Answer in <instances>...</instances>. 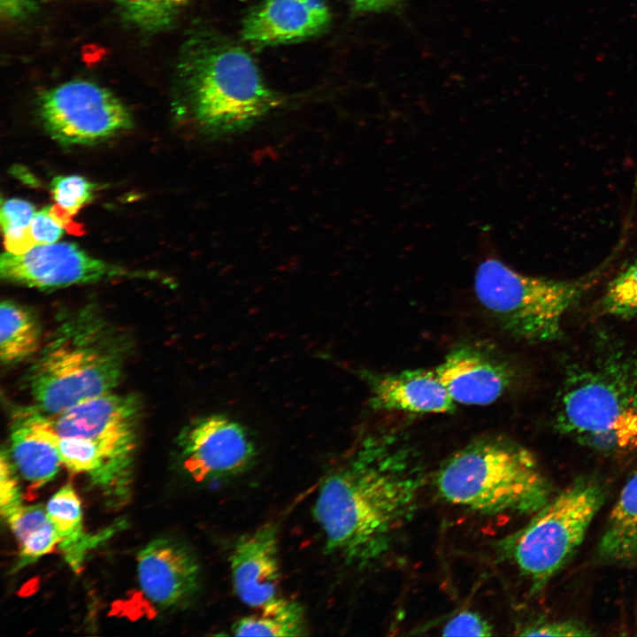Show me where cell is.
I'll return each mask as SVG.
<instances>
[{
	"label": "cell",
	"mask_w": 637,
	"mask_h": 637,
	"mask_svg": "<svg viewBox=\"0 0 637 637\" xmlns=\"http://www.w3.org/2000/svg\"><path fill=\"white\" fill-rule=\"evenodd\" d=\"M555 426L601 450L637 449V352L607 349L572 365L560 387Z\"/></svg>",
	"instance_id": "3"
},
{
	"label": "cell",
	"mask_w": 637,
	"mask_h": 637,
	"mask_svg": "<svg viewBox=\"0 0 637 637\" xmlns=\"http://www.w3.org/2000/svg\"><path fill=\"white\" fill-rule=\"evenodd\" d=\"M603 501L599 483L579 479L533 513L526 526L501 540L499 551L539 590L580 545Z\"/></svg>",
	"instance_id": "7"
},
{
	"label": "cell",
	"mask_w": 637,
	"mask_h": 637,
	"mask_svg": "<svg viewBox=\"0 0 637 637\" xmlns=\"http://www.w3.org/2000/svg\"><path fill=\"white\" fill-rule=\"evenodd\" d=\"M355 12H381L396 6L401 0H346Z\"/></svg>",
	"instance_id": "33"
},
{
	"label": "cell",
	"mask_w": 637,
	"mask_h": 637,
	"mask_svg": "<svg viewBox=\"0 0 637 637\" xmlns=\"http://www.w3.org/2000/svg\"><path fill=\"white\" fill-rule=\"evenodd\" d=\"M445 501L482 514H533L552 487L533 453L497 435L475 439L444 461L434 477Z\"/></svg>",
	"instance_id": "4"
},
{
	"label": "cell",
	"mask_w": 637,
	"mask_h": 637,
	"mask_svg": "<svg viewBox=\"0 0 637 637\" xmlns=\"http://www.w3.org/2000/svg\"><path fill=\"white\" fill-rule=\"evenodd\" d=\"M6 521L20 547L14 570L35 563L58 544L56 528L42 504L22 505Z\"/></svg>",
	"instance_id": "21"
},
{
	"label": "cell",
	"mask_w": 637,
	"mask_h": 637,
	"mask_svg": "<svg viewBox=\"0 0 637 637\" xmlns=\"http://www.w3.org/2000/svg\"><path fill=\"white\" fill-rule=\"evenodd\" d=\"M39 107L45 128L62 144H91L132 127L125 104L89 81L73 80L49 89Z\"/></svg>",
	"instance_id": "9"
},
{
	"label": "cell",
	"mask_w": 637,
	"mask_h": 637,
	"mask_svg": "<svg viewBox=\"0 0 637 637\" xmlns=\"http://www.w3.org/2000/svg\"><path fill=\"white\" fill-rule=\"evenodd\" d=\"M94 185L79 175L58 176L51 182V193L56 204L71 215L92 199Z\"/></svg>",
	"instance_id": "27"
},
{
	"label": "cell",
	"mask_w": 637,
	"mask_h": 637,
	"mask_svg": "<svg viewBox=\"0 0 637 637\" xmlns=\"http://www.w3.org/2000/svg\"><path fill=\"white\" fill-rule=\"evenodd\" d=\"M46 510L58 535V546L76 572L81 571L86 553L113 532L109 529L98 534H88L84 531L81 501L70 484L50 497Z\"/></svg>",
	"instance_id": "18"
},
{
	"label": "cell",
	"mask_w": 637,
	"mask_h": 637,
	"mask_svg": "<svg viewBox=\"0 0 637 637\" xmlns=\"http://www.w3.org/2000/svg\"><path fill=\"white\" fill-rule=\"evenodd\" d=\"M127 337L92 306L62 320L31 366L27 380L36 406L55 417L120 381Z\"/></svg>",
	"instance_id": "2"
},
{
	"label": "cell",
	"mask_w": 637,
	"mask_h": 637,
	"mask_svg": "<svg viewBox=\"0 0 637 637\" xmlns=\"http://www.w3.org/2000/svg\"><path fill=\"white\" fill-rule=\"evenodd\" d=\"M63 228L51 215L49 207L36 211L30 224V232L36 245L57 242L64 234Z\"/></svg>",
	"instance_id": "31"
},
{
	"label": "cell",
	"mask_w": 637,
	"mask_h": 637,
	"mask_svg": "<svg viewBox=\"0 0 637 637\" xmlns=\"http://www.w3.org/2000/svg\"><path fill=\"white\" fill-rule=\"evenodd\" d=\"M602 559L625 562L637 556V472L623 487L602 536Z\"/></svg>",
	"instance_id": "19"
},
{
	"label": "cell",
	"mask_w": 637,
	"mask_h": 637,
	"mask_svg": "<svg viewBox=\"0 0 637 637\" xmlns=\"http://www.w3.org/2000/svg\"><path fill=\"white\" fill-rule=\"evenodd\" d=\"M137 575L146 597L157 607L167 609L183 603L196 593L199 565L184 545L159 538L139 552Z\"/></svg>",
	"instance_id": "13"
},
{
	"label": "cell",
	"mask_w": 637,
	"mask_h": 637,
	"mask_svg": "<svg viewBox=\"0 0 637 637\" xmlns=\"http://www.w3.org/2000/svg\"><path fill=\"white\" fill-rule=\"evenodd\" d=\"M229 562L234 592L247 606L257 610L281 596L274 524L262 525L242 535L234 545Z\"/></svg>",
	"instance_id": "14"
},
{
	"label": "cell",
	"mask_w": 637,
	"mask_h": 637,
	"mask_svg": "<svg viewBox=\"0 0 637 637\" xmlns=\"http://www.w3.org/2000/svg\"><path fill=\"white\" fill-rule=\"evenodd\" d=\"M446 636H490L493 628L480 614L464 610L453 617L442 628Z\"/></svg>",
	"instance_id": "29"
},
{
	"label": "cell",
	"mask_w": 637,
	"mask_h": 637,
	"mask_svg": "<svg viewBox=\"0 0 637 637\" xmlns=\"http://www.w3.org/2000/svg\"><path fill=\"white\" fill-rule=\"evenodd\" d=\"M35 212L34 205L23 199L11 198L2 203L1 226L8 252L21 254L36 245L30 232Z\"/></svg>",
	"instance_id": "24"
},
{
	"label": "cell",
	"mask_w": 637,
	"mask_h": 637,
	"mask_svg": "<svg viewBox=\"0 0 637 637\" xmlns=\"http://www.w3.org/2000/svg\"><path fill=\"white\" fill-rule=\"evenodd\" d=\"M419 486L403 459L372 451L332 472L312 509L327 552L359 564L378 556L411 517Z\"/></svg>",
	"instance_id": "1"
},
{
	"label": "cell",
	"mask_w": 637,
	"mask_h": 637,
	"mask_svg": "<svg viewBox=\"0 0 637 637\" xmlns=\"http://www.w3.org/2000/svg\"><path fill=\"white\" fill-rule=\"evenodd\" d=\"M22 506L21 495L13 466L5 451L0 457V510L2 517L7 519Z\"/></svg>",
	"instance_id": "28"
},
{
	"label": "cell",
	"mask_w": 637,
	"mask_h": 637,
	"mask_svg": "<svg viewBox=\"0 0 637 637\" xmlns=\"http://www.w3.org/2000/svg\"><path fill=\"white\" fill-rule=\"evenodd\" d=\"M602 307L619 318H637V259L610 280Z\"/></svg>",
	"instance_id": "25"
},
{
	"label": "cell",
	"mask_w": 637,
	"mask_h": 637,
	"mask_svg": "<svg viewBox=\"0 0 637 637\" xmlns=\"http://www.w3.org/2000/svg\"><path fill=\"white\" fill-rule=\"evenodd\" d=\"M367 378L370 404L376 411L441 414L456 409L434 369L369 374Z\"/></svg>",
	"instance_id": "17"
},
{
	"label": "cell",
	"mask_w": 637,
	"mask_h": 637,
	"mask_svg": "<svg viewBox=\"0 0 637 637\" xmlns=\"http://www.w3.org/2000/svg\"><path fill=\"white\" fill-rule=\"evenodd\" d=\"M237 620L231 631L236 636H301L306 634L303 607L280 596Z\"/></svg>",
	"instance_id": "22"
},
{
	"label": "cell",
	"mask_w": 637,
	"mask_h": 637,
	"mask_svg": "<svg viewBox=\"0 0 637 637\" xmlns=\"http://www.w3.org/2000/svg\"><path fill=\"white\" fill-rule=\"evenodd\" d=\"M41 326L33 311L5 300L0 308V357L5 365L23 361L41 348Z\"/></svg>",
	"instance_id": "20"
},
{
	"label": "cell",
	"mask_w": 637,
	"mask_h": 637,
	"mask_svg": "<svg viewBox=\"0 0 637 637\" xmlns=\"http://www.w3.org/2000/svg\"><path fill=\"white\" fill-rule=\"evenodd\" d=\"M434 370L452 400L465 405L494 403L514 376L506 363L474 344L453 348Z\"/></svg>",
	"instance_id": "12"
},
{
	"label": "cell",
	"mask_w": 637,
	"mask_h": 637,
	"mask_svg": "<svg viewBox=\"0 0 637 637\" xmlns=\"http://www.w3.org/2000/svg\"><path fill=\"white\" fill-rule=\"evenodd\" d=\"M58 448L62 464L70 472L88 474L96 484L104 461L101 450L94 441L81 437H59Z\"/></svg>",
	"instance_id": "26"
},
{
	"label": "cell",
	"mask_w": 637,
	"mask_h": 637,
	"mask_svg": "<svg viewBox=\"0 0 637 637\" xmlns=\"http://www.w3.org/2000/svg\"><path fill=\"white\" fill-rule=\"evenodd\" d=\"M330 21L326 0H262L244 18L242 35L258 45L294 42L321 34Z\"/></svg>",
	"instance_id": "15"
},
{
	"label": "cell",
	"mask_w": 637,
	"mask_h": 637,
	"mask_svg": "<svg viewBox=\"0 0 637 637\" xmlns=\"http://www.w3.org/2000/svg\"><path fill=\"white\" fill-rule=\"evenodd\" d=\"M59 435L54 417L37 406L14 413L11 426V450L16 468L30 487L50 481L62 464Z\"/></svg>",
	"instance_id": "16"
},
{
	"label": "cell",
	"mask_w": 637,
	"mask_h": 637,
	"mask_svg": "<svg viewBox=\"0 0 637 637\" xmlns=\"http://www.w3.org/2000/svg\"><path fill=\"white\" fill-rule=\"evenodd\" d=\"M523 636H589L595 633L574 621L541 622L521 629Z\"/></svg>",
	"instance_id": "30"
},
{
	"label": "cell",
	"mask_w": 637,
	"mask_h": 637,
	"mask_svg": "<svg viewBox=\"0 0 637 637\" xmlns=\"http://www.w3.org/2000/svg\"><path fill=\"white\" fill-rule=\"evenodd\" d=\"M0 274L6 281L42 289L120 277H151L106 263L68 242L38 244L21 254L6 251L1 256Z\"/></svg>",
	"instance_id": "10"
},
{
	"label": "cell",
	"mask_w": 637,
	"mask_h": 637,
	"mask_svg": "<svg viewBox=\"0 0 637 637\" xmlns=\"http://www.w3.org/2000/svg\"><path fill=\"white\" fill-rule=\"evenodd\" d=\"M35 0H0L3 16L8 19H18L27 14L35 6Z\"/></svg>",
	"instance_id": "32"
},
{
	"label": "cell",
	"mask_w": 637,
	"mask_h": 637,
	"mask_svg": "<svg viewBox=\"0 0 637 637\" xmlns=\"http://www.w3.org/2000/svg\"><path fill=\"white\" fill-rule=\"evenodd\" d=\"M574 280L533 277L497 258L477 267L474 291L480 305L511 337L528 343L558 340L563 322L603 270Z\"/></svg>",
	"instance_id": "6"
},
{
	"label": "cell",
	"mask_w": 637,
	"mask_h": 637,
	"mask_svg": "<svg viewBox=\"0 0 637 637\" xmlns=\"http://www.w3.org/2000/svg\"><path fill=\"white\" fill-rule=\"evenodd\" d=\"M179 445L184 468L196 481L242 472L256 456L244 426L222 414L193 422L181 433Z\"/></svg>",
	"instance_id": "11"
},
{
	"label": "cell",
	"mask_w": 637,
	"mask_h": 637,
	"mask_svg": "<svg viewBox=\"0 0 637 637\" xmlns=\"http://www.w3.org/2000/svg\"><path fill=\"white\" fill-rule=\"evenodd\" d=\"M185 78L193 117L211 137L243 132L282 102L251 56L220 37L205 40L196 49Z\"/></svg>",
	"instance_id": "5"
},
{
	"label": "cell",
	"mask_w": 637,
	"mask_h": 637,
	"mask_svg": "<svg viewBox=\"0 0 637 637\" xmlns=\"http://www.w3.org/2000/svg\"><path fill=\"white\" fill-rule=\"evenodd\" d=\"M136 27L156 33L167 28L188 0H111Z\"/></svg>",
	"instance_id": "23"
},
{
	"label": "cell",
	"mask_w": 637,
	"mask_h": 637,
	"mask_svg": "<svg viewBox=\"0 0 637 637\" xmlns=\"http://www.w3.org/2000/svg\"><path fill=\"white\" fill-rule=\"evenodd\" d=\"M139 418L136 396L111 392L67 409L54 422L59 437L85 438L98 446L104 464L96 485L122 499L128 490Z\"/></svg>",
	"instance_id": "8"
}]
</instances>
